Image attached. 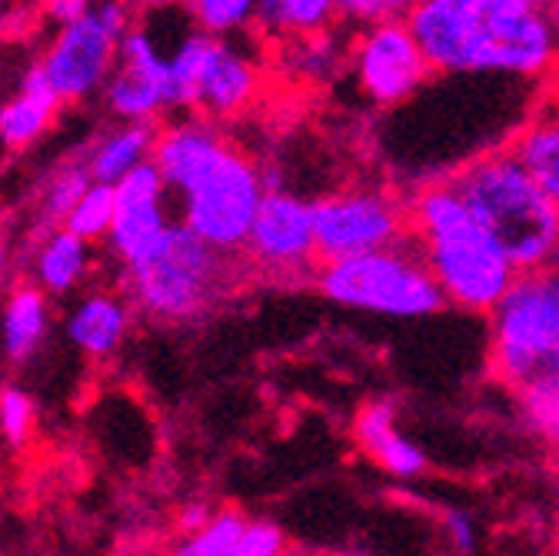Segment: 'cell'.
I'll return each instance as SVG.
<instances>
[{
  "label": "cell",
  "mask_w": 559,
  "mask_h": 556,
  "mask_svg": "<svg viewBox=\"0 0 559 556\" xmlns=\"http://www.w3.org/2000/svg\"><path fill=\"white\" fill-rule=\"evenodd\" d=\"M546 94V84L486 74H437L416 97L386 110L393 133L383 147H393L396 177L416 184L447 180L460 170L453 144L463 141L469 161L507 147L513 130Z\"/></svg>",
  "instance_id": "cell-1"
},
{
  "label": "cell",
  "mask_w": 559,
  "mask_h": 556,
  "mask_svg": "<svg viewBox=\"0 0 559 556\" xmlns=\"http://www.w3.org/2000/svg\"><path fill=\"white\" fill-rule=\"evenodd\" d=\"M406 24L437 74L549 84L559 57V24L533 0H416Z\"/></svg>",
  "instance_id": "cell-2"
},
{
  "label": "cell",
  "mask_w": 559,
  "mask_h": 556,
  "mask_svg": "<svg viewBox=\"0 0 559 556\" xmlns=\"http://www.w3.org/2000/svg\"><path fill=\"white\" fill-rule=\"evenodd\" d=\"M154 164L170 187L177 221L217 250L240 257L266 193V170L217 120L193 110L157 127Z\"/></svg>",
  "instance_id": "cell-3"
},
{
  "label": "cell",
  "mask_w": 559,
  "mask_h": 556,
  "mask_svg": "<svg viewBox=\"0 0 559 556\" xmlns=\"http://www.w3.org/2000/svg\"><path fill=\"white\" fill-rule=\"evenodd\" d=\"M409 237L433 270L447 304L463 314H489L520 273L450 180L413 187Z\"/></svg>",
  "instance_id": "cell-4"
},
{
  "label": "cell",
  "mask_w": 559,
  "mask_h": 556,
  "mask_svg": "<svg viewBox=\"0 0 559 556\" xmlns=\"http://www.w3.org/2000/svg\"><path fill=\"white\" fill-rule=\"evenodd\" d=\"M237 253L217 250L174 221L144 257L123 267V287L140 314L180 327L214 314L237 287Z\"/></svg>",
  "instance_id": "cell-5"
},
{
  "label": "cell",
  "mask_w": 559,
  "mask_h": 556,
  "mask_svg": "<svg viewBox=\"0 0 559 556\" xmlns=\"http://www.w3.org/2000/svg\"><path fill=\"white\" fill-rule=\"evenodd\" d=\"M476 221L497 237L516 270L552 263L559 244V203L520 167L507 147H493L466 161L447 177Z\"/></svg>",
  "instance_id": "cell-6"
},
{
  "label": "cell",
  "mask_w": 559,
  "mask_h": 556,
  "mask_svg": "<svg viewBox=\"0 0 559 556\" xmlns=\"http://www.w3.org/2000/svg\"><path fill=\"white\" fill-rule=\"evenodd\" d=\"M313 287L340 310L383 320H427L450 307L413 237L354 257L320 260Z\"/></svg>",
  "instance_id": "cell-7"
},
{
  "label": "cell",
  "mask_w": 559,
  "mask_h": 556,
  "mask_svg": "<svg viewBox=\"0 0 559 556\" xmlns=\"http://www.w3.org/2000/svg\"><path fill=\"white\" fill-rule=\"evenodd\" d=\"M489 370L510 390L536 374H559V270H520L486 314Z\"/></svg>",
  "instance_id": "cell-8"
},
{
  "label": "cell",
  "mask_w": 559,
  "mask_h": 556,
  "mask_svg": "<svg viewBox=\"0 0 559 556\" xmlns=\"http://www.w3.org/2000/svg\"><path fill=\"white\" fill-rule=\"evenodd\" d=\"M133 21L136 17L127 0H94V8L84 17L57 27L40 57V67L63 104L100 97L117 63L120 40Z\"/></svg>",
  "instance_id": "cell-9"
},
{
  "label": "cell",
  "mask_w": 559,
  "mask_h": 556,
  "mask_svg": "<svg viewBox=\"0 0 559 556\" xmlns=\"http://www.w3.org/2000/svg\"><path fill=\"white\" fill-rule=\"evenodd\" d=\"M346 78L367 110L386 114L416 97L437 71L406 21H380L349 34Z\"/></svg>",
  "instance_id": "cell-10"
},
{
  "label": "cell",
  "mask_w": 559,
  "mask_h": 556,
  "mask_svg": "<svg viewBox=\"0 0 559 556\" xmlns=\"http://www.w3.org/2000/svg\"><path fill=\"white\" fill-rule=\"evenodd\" d=\"M320 260H340L409 237V197L383 184H354L313 200Z\"/></svg>",
  "instance_id": "cell-11"
},
{
  "label": "cell",
  "mask_w": 559,
  "mask_h": 556,
  "mask_svg": "<svg viewBox=\"0 0 559 556\" xmlns=\"http://www.w3.org/2000/svg\"><path fill=\"white\" fill-rule=\"evenodd\" d=\"M247 263L273 281H300L320 263L313 234V200L287 187H266L243 244Z\"/></svg>",
  "instance_id": "cell-12"
},
{
  "label": "cell",
  "mask_w": 559,
  "mask_h": 556,
  "mask_svg": "<svg viewBox=\"0 0 559 556\" xmlns=\"http://www.w3.org/2000/svg\"><path fill=\"white\" fill-rule=\"evenodd\" d=\"M167 54L170 47L160 44L154 27L136 24L123 34L114 71L100 91L104 107L117 120H151L170 114L167 100Z\"/></svg>",
  "instance_id": "cell-13"
},
{
  "label": "cell",
  "mask_w": 559,
  "mask_h": 556,
  "mask_svg": "<svg viewBox=\"0 0 559 556\" xmlns=\"http://www.w3.org/2000/svg\"><path fill=\"white\" fill-rule=\"evenodd\" d=\"M114 187H117V214L104 244L123 270L144 257L174 224V197L154 161L133 167Z\"/></svg>",
  "instance_id": "cell-14"
},
{
  "label": "cell",
  "mask_w": 559,
  "mask_h": 556,
  "mask_svg": "<svg viewBox=\"0 0 559 556\" xmlns=\"http://www.w3.org/2000/svg\"><path fill=\"white\" fill-rule=\"evenodd\" d=\"M263 91V63L240 34H210L193 87V114L227 123L247 114Z\"/></svg>",
  "instance_id": "cell-15"
},
{
  "label": "cell",
  "mask_w": 559,
  "mask_h": 556,
  "mask_svg": "<svg viewBox=\"0 0 559 556\" xmlns=\"http://www.w3.org/2000/svg\"><path fill=\"white\" fill-rule=\"evenodd\" d=\"M354 443L390 480L413 483L430 470V457L413 437H406L393 400H370L354 421Z\"/></svg>",
  "instance_id": "cell-16"
},
{
  "label": "cell",
  "mask_w": 559,
  "mask_h": 556,
  "mask_svg": "<svg viewBox=\"0 0 559 556\" xmlns=\"http://www.w3.org/2000/svg\"><path fill=\"white\" fill-rule=\"evenodd\" d=\"M133 300L117 291H87L63 320V333L87 360H110L130 336Z\"/></svg>",
  "instance_id": "cell-17"
},
{
  "label": "cell",
  "mask_w": 559,
  "mask_h": 556,
  "mask_svg": "<svg viewBox=\"0 0 559 556\" xmlns=\"http://www.w3.org/2000/svg\"><path fill=\"white\" fill-rule=\"evenodd\" d=\"M63 100L47 81L40 60L27 63L17 91L0 100V151L24 154L50 130L53 117L60 114Z\"/></svg>",
  "instance_id": "cell-18"
},
{
  "label": "cell",
  "mask_w": 559,
  "mask_h": 556,
  "mask_svg": "<svg viewBox=\"0 0 559 556\" xmlns=\"http://www.w3.org/2000/svg\"><path fill=\"white\" fill-rule=\"evenodd\" d=\"M94 273V244L67 227L37 230L31 250V284L50 297H70L81 291Z\"/></svg>",
  "instance_id": "cell-19"
},
{
  "label": "cell",
  "mask_w": 559,
  "mask_h": 556,
  "mask_svg": "<svg viewBox=\"0 0 559 556\" xmlns=\"http://www.w3.org/2000/svg\"><path fill=\"white\" fill-rule=\"evenodd\" d=\"M507 151L539 184V190L559 203V97L549 87L513 130Z\"/></svg>",
  "instance_id": "cell-20"
},
{
  "label": "cell",
  "mask_w": 559,
  "mask_h": 556,
  "mask_svg": "<svg viewBox=\"0 0 559 556\" xmlns=\"http://www.w3.org/2000/svg\"><path fill=\"white\" fill-rule=\"evenodd\" d=\"M50 336V294L37 284L8 287L0 304V357L8 367H27Z\"/></svg>",
  "instance_id": "cell-21"
},
{
  "label": "cell",
  "mask_w": 559,
  "mask_h": 556,
  "mask_svg": "<svg viewBox=\"0 0 559 556\" xmlns=\"http://www.w3.org/2000/svg\"><path fill=\"white\" fill-rule=\"evenodd\" d=\"M154 144H157V123H151V120H117L114 127H107L97 137L84 161H87L94 180L117 184L133 167L154 161Z\"/></svg>",
  "instance_id": "cell-22"
},
{
  "label": "cell",
  "mask_w": 559,
  "mask_h": 556,
  "mask_svg": "<svg viewBox=\"0 0 559 556\" xmlns=\"http://www.w3.org/2000/svg\"><path fill=\"white\" fill-rule=\"evenodd\" d=\"M346 47H349V37L340 40L336 27L290 37V40H276L280 71L304 84H326L340 71H346Z\"/></svg>",
  "instance_id": "cell-23"
},
{
  "label": "cell",
  "mask_w": 559,
  "mask_h": 556,
  "mask_svg": "<svg viewBox=\"0 0 559 556\" xmlns=\"http://www.w3.org/2000/svg\"><path fill=\"white\" fill-rule=\"evenodd\" d=\"M340 24V0H260L253 31L266 40L320 34Z\"/></svg>",
  "instance_id": "cell-24"
},
{
  "label": "cell",
  "mask_w": 559,
  "mask_h": 556,
  "mask_svg": "<svg viewBox=\"0 0 559 556\" xmlns=\"http://www.w3.org/2000/svg\"><path fill=\"white\" fill-rule=\"evenodd\" d=\"M513 393L523 430L546 450L559 453V374H536L513 387Z\"/></svg>",
  "instance_id": "cell-25"
},
{
  "label": "cell",
  "mask_w": 559,
  "mask_h": 556,
  "mask_svg": "<svg viewBox=\"0 0 559 556\" xmlns=\"http://www.w3.org/2000/svg\"><path fill=\"white\" fill-rule=\"evenodd\" d=\"M94 184L87 161H67L60 164L44 187L37 190V230L47 227H63L67 214L74 211V203L81 200V193Z\"/></svg>",
  "instance_id": "cell-26"
},
{
  "label": "cell",
  "mask_w": 559,
  "mask_h": 556,
  "mask_svg": "<svg viewBox=\"0 0 559 556\" xmlns=\"http://www.w3.org/2000/svg\"><path fill=\"white\" fill-rule=\"evenodd\" d=\"M247 517L240 510H214L206 517V523L177 543L180 556H237L240 536H243Z\"/></svg>",
  "instance_id": "cell-27"
},
{
  "label": "cell",
  "mask_w": 559,
  "mask_h": 556,
  "mask_svg": "<svg viewBox=\"0 0 559 556\" xmlns=\"http://www.w3.org/2000/svg\"><path fill=\"white\" fill-rule=\"evenodd\" d=\"M114 214H117V187L104 184V180H94L81 193V200L74 203V211L67 214L63 227L74 230L78 237H84L91 244H104L107 234H110Z\"/></svg>",
  "instance_id": "cell-28"
},
{
  "label": "cell",
  "mask_w": 559,
  "mask_h": 556,
  "mask_svg": "<svg viewBox=\"0 0 559 556\" xmlns=\"http://www.w3.org/2000/svg\"><path fill=\"white\" fill-rule=\"evenodd\" d=\"M200 31L210 34H243L253 31L260 0H180Z\"/></svg>",
  "instance_id": "cell-29"
},
{
  "label": "cell",
  "mask_w": 559,
  "mask_h": 556,
  "mask_svg": "<svg viewBox=\"0 0 559 556\" xmlns=\"http://www.w3.org/2000/svg\"><path fill=\"white\" fill-rule=\"evenodd\" d=\"M37 427V403L24 387H0V437L11 447H24Z\"/></svg>",
  "instance_id": "cell-30"
},
{
  "label": "cell",
  "mask_w": 559,
  "mask_h": 556,
  "mask_svg": "<svg viewBox=\"0 0 559 556\" xmlns=\"http://www.w3.org/2000/svg\"><path fill=\"white\" fill-rule=\"evenodd\" d=\"M413 8L416 0H340V24L354 31L380 21H406Z\"/></svg>",
  "instance_id": "cell-31"
},
{
  "label": "cell",
  "mask_w": 559,
  "mask_h": 556,
  "mask_svg": "<svg viewBox=\"0 0 559 556\" xmlns=\"http://www.w3.org/2000/svg\"><path fill=\"white\" fill-rule=\"evenodd\" d=\"M290 549V540L284 527H276L273 520H247L237 556H280Z\"/></svg>",
  "instance_id": "cell-32"
},
{
  "label": "cell",
  "mask_w": 559,
  "mask_h": 556,
  "mask_svg": "<svg viewBox=\"0 0 559 556\" xmlns=\"http://www.w3.org/2000/svg\"><path fill=\"white\" fill-rule=\"evenodd\" d=\"M440 530H443L447 546H453L456 553H473L479 546V527H476L473 513H466L460 507H450L440 513Z\"/></svg>",
  "instance_id": "cell-33"
},
{
  "label": "cell",
  "mask_w": 559,
  "mask_h": 556,
  "mask_svg": "<svg viewBox=\"0 0 559 556\" xmlns=\"http://www.w3.org/2000/svg\"><path fill=\"white\" fill-rule=\"evenodd\" d=\"M91 8H94V0H47V4H44V14H47L57 27H63V24H70V21L84 17Z\"/></svg>",
  "instance_id": "cell-34"
},
{
  "label": "cell",
  "mask_w": 559,
  "mask_h": 556,
  "mask_svg": "<svg viewBox=\"0 0 559 556\" xmlns=\"http://www.w3.org/2000/svg\"><path fill=\"white\" fill-rule=\"evenodd\" d=\"M210 513H214V507H210V504H187V507L180 510V517H177L180 533L187 536V533L200 530V527L206 523V517H210Z\"/></svg>",
  "instance_id": "cell-35"
},
{
  "label": "cell",
  "mask_w": 559,
  "mask_h": 556,
  "mask_svg": "<svg viewBox=\"0 0 559 556\" xmlns=\"http://www.w3.org/2000/svg\"><path fill=\"white\" fill-rule=\"evenodd\" d=\"M11 273H14V260H11V250L0 244V294H8L11 287Z\"/></svg>",
  "instance_id": "cell-36"
},
{
  "label": "cell",
  "mask_w": 559,
  "mask_h": 556,
  "mask_svg": "<svg viewBox=\"0 0 559 556\" xmlns=\"http://www.w3.org/2000/svg\"><path fill=\"white\" fill-rule=\"evenodd\" d=\"M556 97H559V57H556V67H552V74H549V84H546Z\"/></svg>",
  "instance_id": "cell-37"
},
{
  "label": "cell",
  "mask_w": 559,
  "mask_h": 556,
  "mask_svg": "<svg viewBox=\"0 0 559 556\" xmlns=\"http://www.w3.org/2000/svg\"><path fill=\"white\" fill-rule=\"evenodd\" d=\"M549 11H552V17H556V24H559V0H549Z\"/></svg>",
  "instance_id": "cell-38"
},
{
  "label": "cell",
  "mask_w": 559,
  "mask_h": 556,
  "mask_svg": "<svg viewBox=\"0 0 559 556\" xmlns=\"http://www.w3.org/2000/svg\"><path fill=\"white\" fill-rule=\"evenodd\" d=\"M552 267L559 270V244H556V250H552Z\"/></svg>",
  "instance_id": "cell-39"
},
{
  "label": "cell",
  "mask_w": 559,
  "mask_h": 556,
  "mask_svg": "<svg viewBox=\"0 0 559 556\" xmlns=\"http://www.w3.org/2000/svg\"><path fill=\"white\" fill-rule=\"evenodd\" d=\"M533 4H549V0H533Z\"/></svg>",
  "instance_id": "cell-40"
},
{
  "label": "cell",
  "mask_w": 559,
  "mask_h": 556,
  "mask_svg": "<svg viewBox=\"0 0 559 556\" xmlns=\"http://www.w3.org/2000/svg\"><path fill=\"white\" fill-rule=\"evenodd\" d=\"M0 4H4V0H0Z\"/></svg>",
  "instance_id": "cell-41"
},
{
  "label": "cell",
  "mask_w": 559,
  "mask_h": 556,
  "mask_svg": "<svg viewBox=\"0 0 559 556\" xmlns=\"http://www.w3.org/2000/svg\"><path fill=\"white\" fill-rule=\"evenodd\" d=\"M0 360H4V357H0Z\"/></svg>",
  "instance_id": "cell-42"
}]
</instances>
